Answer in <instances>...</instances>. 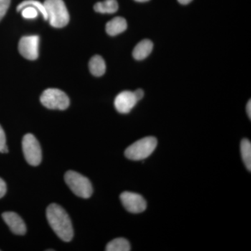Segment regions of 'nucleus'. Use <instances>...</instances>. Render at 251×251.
<instances>
[{"label":"nucleus","instance_id":"8","mask_svg":"<svg viewBox=\"0 0 251 251\" xmlns=\"http://www.w3.org/2000/svg\"><path fill=\"white\" fill-rule=\"evenodd\" d=\"M122 204L127 211L133 214H139L146 209L147 202L143 196L138 193L124 192L120 196Z\"/></svg>","mask_w":251,"mask_h":251},{"label":"nucleus","instance_id":"18","mask_svg":"<svg viewBox=\"0 0 251 251\" xmlns=\"http://www.w3.org/2000/svg\"><path fill=\"white\" fill-rule=\"evenodd\" d=\"M11 3V0H0V21L4 18Z\"/></svg>","mask_w":251,"mask_h":251},{"label":"nucleus","instance_id":"4","mask_svg":"<svg viewBox=\"0 0 251 251\" xmlns=\"http://www.w3.org/2000/svg\"><path fill=\"white\" fill-rule=\"evenodd\" d=\"M157 143L158 142L154 137H146L128 147L126 150L125 156L133 161L145 159L153 152Z\"/></svg>","mask_w":251,"mask_h":251},{"label":"nucleus","instance_id":"23","mask_svg":"<svg viewBox=\"0 0 251 251\" xmlns=\"http://www.w3.org/2000/svg\"><path fill=\"white\" fill-rule=\"evenodd\" d=\"M135 1H138V2H145V1H148L150 0H135Z\"/></svg>","mask_w":251,"mask_h":251},{"label":"nucleus","instance_id":"13","mask_svg":"<svg viewBox=\"0 0 251 251\" xmlns=\"http://www.w3.org/2000/svg\"><path fill=\"white\" fill-rule=\"evenodd\" d=\"M89 68L92 75L100 77L105 74L106 66L105 61L100 55H95L90 59Z\"/></svg>","mask_w":251,"mask_h":251},{"label":"nucleus","instance_id":"16","mask_svg":"<svg viewBox=\"0 0 251 251\" xmlns=\"http://www.w3.org/2000/svg\"><path fill=\"white\" fill-rule=\"evenodd\" d=\"M241 153L244 164L251 172V143L250 140L244 139L241 143Z\"/></svg>","mask_w":251,"mask_h":251},{"label":"nucleus","instance_id":"9","mask_svg":"<svg viewBox=\"0 0 251 251\" xmlns=\"http://www.w3.org/2000/svg\"><path fill=\"white\" fill-rule=\"evenodd\" d=\"M138 102L133 92L124 91L117 96L114 104L117 111L122 114H127L134 108Z\"/></svg>","mask_w":251,"mask_h":251},{"label":"nucleus","instance_id":"15","mask_svg":"<svg viewBox=\"0 0 251 251\" xmlns=\"http://www.w3.org/2000/svg\"><path fill=\"white\" fill-rule=\"evenodd\" d=\"M105 251H130V243L124 238H117L108 243Z\"/></svg>","mask_w":251,"mask_h":251},{"label":"nucleus","instance_id":"21","mask_svg":"<svg viewBox=\"0 0 251 251\" xmlns=\"http://www.w3.org/2000/svg\"><path fill=\"white\" fill-rule=\"evenodd\" d=\"M247 112L248 114V116L249 117V118H251V100H249V101L248 102L247 105Z\"/></svg>","mask_w":251,"mask_h":251},{"label":"nucleus","instance_id":"6","mask_svg":"<svg viewBox=\"0 0 251 251\" xmlns=\"http://www.w3.org/2000/svg\"><path fill=\"white\" fill-rule=\"evenodd\" d=\"M23 154L26 161L32 166H37L42 160L40 144L34 135L28 133L23 137L22 141Z\"/></svg>","mask_w":251,"mask_h":251},{"label":"nucleus","instance_id":"10","mask_svg":"<svg viewBox=\"0 0 251 251\" xmlns=\"http://www.w3.org/2000/svg\"><path fill=\"white\" fill-rule=\"evenodd\" d=\"M2 219L9 226L11 232L17 235H24L27 232V227L24 221L16 213L8 211L2 214Z\"/></svg>","mask_w":251,"mask_h":251},{"label":"nucleus","instance_id":"11","mask_svg":"<svg viewBox=\"0 0 251 251\" xmlns=\"http://www.w3.org/2000/svg\"><path fill=\"white\" fill-rule=\"evenodd\" d=\"M127 29V23L125 18L116 17L106 24V32L110 36H116L124 32Z\"/></svg>","mask_w":251,"mask_h":251},{"label":"nucleus","instance_id":"20","mask_svg":"<svg viewBox=\"0 0 251 251\" xmlns=\"http://www.w3.org/2000/svg\"><path fill=\"white\" fill-rule=\"evenodd\" d=\"M133 93H134L135 98L137 99L138 101H139L140 100H141V99L143 98L144 92L143 90H140V89H139V90L135 91Z\"/></svg>","mask_w":251,"mask_h":251},{"label":"nucleus","instance_id":"2","mask_svg":"<svg viewBox=\"0 0 251 251\" xmlns=\"http://www.w3.org/2000/svg\"><path fill=\"white\" fill-rule=\"evenodd\" d=\"M48 20L55 28L65 27L69 22V14L63 0H46L44 3Z\"/></svg>","mask_w":251,"mask_h":251},{"label":"nucleus","instance_id":"12","mask_svg":"<svg viewBox=\"0 0 251 251\" xmlns=\"http://www.w3.org/2000/svg\"><path fill=\"white\" fill-rule=\"evenodd\" d=\"M153 50V43L145 39L137 44L133 51V57L137 60H143L148 57Z\"/></svg>","mask_w":251,"mask_h":251},{"label":"nucleus","instance_id":"3","mask_svg":"<svg viewBox=\"0 0 251 251\" xmlns=\"http://www.w3.org/2000/svg\"><path fill=\"white\" fill-rule=\"evenodd\" d=\"M66 184L74 194L82 198H90L93 193V188L90 180L86 176L77 173L69 171L64 175Z\"/></svg>","mask_w":251,"mask_h":251},{"label":"nucleus","instance_id":"22","mask_svg":"<svg viewBox=\"0 0 251 251\" xmlns=\"http://www.w3.org/2000/svg\"><path fill=\"white\" fill-rule=\"evenodd\" d=\"M192 0H178V1L181 4H189Z\"/></svg>","mask_w":251,"mask_h":251},{"label":"nucleus","instance_id":"1","mask_svg":"<svg viewBox=\"0 0 251 251\" xmlns=\"http://www.w3.org/2000/svg\"><path fill=\"white\" fill-rule=\"evenodd\" d=\"M46 217L51 228L62 241L69 242L74 237L72 221L67 211L59 204H50L46 210Z\"/></svg>","mask_w":251,"mask_h":251},{"label":"nucleus","instance_id":"5","mask_svg":"<svg viewBox=\"0 0 251 251\" xmlns=\"http://www.w3.org/2000/svg\"><path fill=\"white\" fill-rule=\"evenodd\" d=\"M40 100L44 106L51 110H64L70 105L69 97L58 89H47L41 94Z\"/></svg>","mask_w":251,"mask_h":251},{"label":"nucleus","instance_id":"7","mask_svg":"<svg viewBox=\"0 0 251 251\" xmlns=\"http://www.w3.org/2000/svg\"><path fill=\"white\" fill-rule=\"evenodd\" d=\"M39 41L37 35L23 36L18 44L20 53L25 59L35 60L39 57Z\"/></svg>","mask_w":251,"mask_h":251},{"label":"nucleus","instance_id":"14","mask_svg":"<svg viewBox=\"0 0 251 251\" xmlns=\"http://www.w3.org/2000/svg\"><path fill=\"white\" fill-rule=\"evenodd\" d=\"M94 11L100 14H114L119 9L117 0H105L94 5Z\"/></svg>","mask_w":251,"mask_h":251},{"label":"nucleus","instance_id":"19","mask_svg":"<svg viewBox=\"0 0 251 251\" xmlns=\"http://www.w3.org/2000/svg\"><path fill=\"white\" fill-rule=\"evenodd\" d=\"M6 192V185L4 180L0 178V198L4 197Z\"/></svg>","mask_w":251,"mask_h":251},{"label":"nucleus","instance_id":"17","mask_svg":"<svg viewBox=\"0 0 251 251\" xmlns=\"http://www.w3.org/2000/svg\"><path fill=\"white\" fill-rule=\"evenodd\" d=\"M9 151L6 144V135L2 127L0 125V153H7Z\"/></svg>","mask_w":251,"mask_h":251}]
</instances>
